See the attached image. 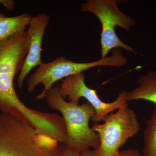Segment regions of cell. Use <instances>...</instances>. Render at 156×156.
Listing matches in <instances>:
<instances>
[{
  "instance_id": "cell-5",
  "label": "cell",
  "mask_w": 156,
  "mask_h": 156,
  "mask_svg": "<svg viewBox=\"0 0 156 156\" xmlns=\"http://www.w3.org/2000/svg\"><path fill=\"white\" fill-rule=\"evenodd\" d=\"M125 2L121 0H87L81 7L83 12L94 14L101 24V58H106L109 52L115 48H122L128 52L136 53L132 47L122 41L116 33L117 27L128 31L135 23L131 16L124 14L118 7L119 4Z\"/></svg>"
},
{
  "instance_id": "cell-12",
  "label": "cell",
  "mask_w": 156,
  "mask_h": 156,
  "mask_svg": "<svg viewBox=\"0 0 156 156\" xmlns=\"http://www.w3.org/2000/svg\"><path fill=\"white\" fill-rule=\"evenodd\" d=\"M113 156H143L139 151L134 149H128L125 150L119 151Z\"/></svg>"
},
{
  "instance_id": "cell-9",
  "label": "cell",
  "mask_w": 156,
  "mask_h": 156,
  "mask_svg": "<svg viewBox=\"0 0 156 156\" xmlns=\"http://www.w3.org/2000/svg\"><path fill=\"white\" fill-rule=\"evenodd\" d=\"M137 87L127 92V101L143 100L156 105V71H150L140 76Z\"/></svg>"
},
{
  "instance_id": "cell-6",
  "label": "cell",
  "mask_w": 156,
  "mask_h": 156,
  "mask_svg": "<svg viewBox=\"0 0 156 156\" xmlns=\"http://www.w3.org/2000/svg\"><path fill=\"white\" fill-rule=\"evenodd\" d=\"M118 110L108 115L103 124L94 123L92 126L100 141L99 147L95 150L97 156H113L140 130L136 114L128 104Z\"/></svg>"
},
{
  "instance_id": "cell-1",
  "label": "cell",
  "mask_w": 156,
  "mask_h": 156,
  "mask_svg": "<svg viewBox=\"0 0 156 156\" xmlns=\"http://www.w3.org/2000/svg\"><path fill=\"white\" fill-rule=\"evenodd\" d=\"M30 36L27 31L0 41V112L13 116L43 131L50 122L49 113L34 109L20 99L14 87L28 53Z\"/></svg>"
},
{
  "instance_id": "cell-2",
  "label": "cell",
  "mask_w": 156,
  "mask_h": 156,
  "mask_svg": "<svg viewBox=\"0 0 156 156\" xmlns=\"http://www.w3.org/2000/svg\"><path fill=\"white\" fill-rule=\"evenodd\" d=\"M67 144L0 112V156H65Z\"/></svg>"
},
{
  "instance_id": "cell-4",
  "label": "cell",
  "mask_w": 156,
  "mask_h": 156,
  "mask_svg": "<svg viewBox=\"0 0 156 156\" xmlns=\"http://www.w3.org/2000/svg\"><path fill=\"white\" fill-rule=\"evenodd\" d=\"M127 62V58L123 56L119 48L113 49L111 56L109 57L91 62H76L61 56L53 61L43 62L39 66L35 72L29 77L27 90L28 93H32L38 85L42 84L44 88L36 99L38 101L43 100L46 93L59 80L98 66L122 67Z\"/></svg>"
},
{
  "instance_id": "cell-7",
  "label": "cell",
  "mask_w": 156,
  "mask_h": 156,
  "mask_svg": "<svg viewBox=\"0 0 156 156\" xmlns=\"http://www.w3.org/2000/svg\"><path fill=\"white\" fill-rule=\"evenodd\" d=\"M83 73L69 76L62 80L59 90L63 98H68L69 101L73 103L79 104L81 98L87 99L95 109V116L92 119L94 123L102 122L109 114L128 104L127 91L121 92L112 102H104L98 97L96 90L87 87Z\"/></svg>"
},
{
  "instance_id": "cell-10",
  "label": "cell",
  "mask_w": 156,
  "mask_h": 156,
  "mask_svg": "<svg viewBox=\"0 0 156 156\" xmlns=\"http://www.w3.org/2000/svg\"><path fill=\"white\" fill-rule=\"evenodd\" d=\"M32 17L28 13L10 17L0 13V41L24 31Z\"/></svg>"
},
{
  "instance_id": "cell-3",
  "label": "cell",
  "mask_w": 156,
  "mask_h": 156,
  "mask_svg": "<svg viewBox=\"0 0 156 156\" xmlns=\"http://www.w3.org/2000/svg\"><path fill=\"white\" fill-rule=\"evenodd\" d=\"M50 108L61 113L67 131V147L80 153L99 146V136L89 126V121L95 115L93 107L87 102L81 105L67 101L60 94L59 87L53 86L45 95Z\"/></svg>"
},
{
  "instance_id": "cell-11",
  "label": "cell",
  "mask_w": 156,
  "mask_h": 156,
  "mask_svg": "<svg viewBox=\"0 0 156 156\" xmlns=\"http://www.w3.org/2000/svg\"><path fill=\"white\" fill-rule=\"evenodd\" d=\"M144 133V146L143 156H156V108L149 119Z\"/></svg>"
},
{
  "instance_id": "cell-14",
  "label": "cell",
  "mask_w": 156,
  "mask_h": 156,
  "mask_svg": "<svg viewBox=\"0 0 156 156\" xmlns=\"http://www.w3.org/2000/svg\"><path fill=\"white\" fill-rule=\"evenodd\" d=\"M80 153L70 150L68 148L67 153L65 156H80Z\"/></svg>"
},
{
  "instance_id": "cell-8",
  "label": "cell",
  "mask_w": 156,
  "mask_h": 156,
  "mask_svg": "<svg viewBox=\"0 0 156 156\" xmlns=\"http://www.w3.org/2000/svg\"><path fill=\"white\" fill-rule=\"evenodd\" d=\"M50 16L41 13L33 17L28 32L30 36V45L21 71L17 79L20 89H21L26 78L32 69L43 63L41 58L42 45L45 30L49 23Z\"/></svg>"
},
{
  "instance_id": "cell-13",
  "label": "cell",
  "mask_w": 156,
  "mask_h": 156,
  "mask_svg": "<svg viewBox=\"0 0 156 156\" xmlns=\"http://www.w3.org/2000/svg\"><path fill=\"white\" fill-rule=\"evenodd\" d=\"M80 156H97L96 152L94 150H90V149L81 152L80 153Z\"/></svg>"
}]
</instances>
